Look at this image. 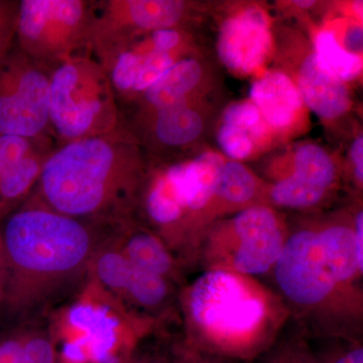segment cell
Listing matches in <instances>:
<instances>
[{"label":"cell","instance_id":"obj_19","mask_svg":"<svg viewBox=\"0 0 363 363\" xmlns=\"http://www.w3.org/2000/svg\"><path fill=\"white\" fill-rule=\"evenodd\" d=\"M327 267L335 281H343L362 271L363 257L358 250L354 231L332 226L318 233Z\"/></svg>","mask_w":363,"mask_h":363},{"label":"cell","instance_id":"obj_21","mask_svg":"<svg viewBox=\"0 0 363 363\" xmlns=\"http://www.w3.org/2000/svg\"><path fill=\"white\" fill-rule=\"evenodd\" d=\"M294 173L306 182L328 190L334 184L337 169L335 162L321 145L304 143L294 152Z\"/></svg>","mask_w":363,"mask_h":363},{"label":"cell","instance_id":"obj_30","mask_svg":"<svg viewBox=\"0 0 363 363\" xmlns=\"http://www.w3.org/2000/svg\"><path fill=\"white\" fill-rule=\"evenodd\" d=\"M333 363H363L362 348H357L337 358Z\"/></svg>","mask_w":363,"mask_h":363},{"label":"cell","instance_id":"obj_2","mask_svg":"<svg viewBox=\"0 0 363 363\" xmlns=\"http://www.w3.org/2000/svg\"><path fill=\"white\" fill-rule=\"evenodd\" d=\"M150 167L149 155L118 125L57 147L33 195L60 213L114 224L135 215Z\"/></svg>","mask_w":363,"mask_h":363},{"label":"cell","instance_id":"obj_8","mask_svg":"<svg viewBox=\"0 0 363 363\" xmlns=\"http://www.w3.org/2000/svg\"><path fill=\"white\" fill-rule=\"evenodd\" d=\"M189 309L200 327L214 336L238 338L262 323L264 306L238 277L210 272L197 279L189 296Z\"/></svg>","mask_w":363,"mask_h":363},{"label":"cell","instance_id":"obj_25","mask_svg":"<svg viewBox=\"0 0 363 363\" xmlns=\"http://www.w3.org/2000/svg\"><path fill=\"white\" fill-rule=\"evenodd\" d=\"M217 140L222 152L235 162L247 160L255 147V140L247 131L225 123L219 128Z\"/></svg>","mask_w":363,"mask_h":363},{"label":"cell","instance_id":"obj_9","mask_svg":"<svg viewBox=\"0 0 363 363\" xmlns=\"http://www.w3.org/2000/svg\"><path fill=\"white\" fill-rule=\"evenodd\" d=\"M108 238L93 257L88 281L123 307L155 309L164 304L169 295L168 281L135 266L111 245Z\"/></svg>","mask_w":363,"mask_h":363},{"label":"cell","instance_id":"obj_33","mask_svg":"<svg viewBox=\"0 0 363 363\" xmlns=\"http://www.w3.org/2000/svg\"><path fill=\"white\" fill-rule=\"evenodd\" d=\"M6 212L4 211V209H1V208H0V220H1V219L4 218V217L6 216Z\"/></svg>","mask_w":363,"mask_h":363},{"label":"cell","instance_id":"obj_34","mask_svg":"<svg viewBox=\"0 0 363 363\" xmlns=\"http://www.w3.org/2000/svg\"><path fill=\"white\" fill-rule=\"evenodd\" d=\"M281 363H293V360H290V362H281Z\"/></svg>","mask_w":363,"mask_h":363},{"label":"cell","instance_id":"obj_22","mask_svg":"<svg viewBox=\"0 0 363 363\" xmlns=\"http://www.w3.org/2000/svg\"><path fill=\"white\" fill-rule=\"evenodd\" d=\"M257 190V179L250 169L240 162H225L215 195L227 202L243 204L255 197Z\"/></svg>","mask_w":363,"mask_h":363},{"label":"cell","instance_id":"obj_15","mask_svg":"<svg viewBox=\"0 0 363 363\" xmlns=\"http://www.w3.org/2000/svg\"><path fill=\"white\" fill-rule=\"evenodd\" d=\"M250 96L267 128L279 131L293 128L305 108L295 81L281 71L267 72L257 79Z\"/></svg>","mask_w":363,"mask_h":363},{"label":"cell","instance_id":"obj_4","mask_svg":"<svg viewBox=\"0 0 363 363\" xmlns=\"http://www.w3.org/2000/svg\"><path fill=\"white\" fill-rule=\"evenodd\" d=\"M95 0H20L16 45L51 72L89 51Z\"/></svg>","mask_w":363,"mask_h":363},{"label":"cell","instance_id":"obj_27","mask_svg":"<svg viewBox=\"0 0 363 363\" xmlns=\"http://www.w3.org/2000/svg\"><path fill=\"white\" fill-rule=\"evenodd\" d=\"M362 26L353 25L344 33L342 40H338L346 51L362 56Z\"/></svg>","mask_w":363,"mask_h":363},{"label":"cell","instance_id":"obj_13","mask_svg":"<svg viewBox=\"0 0 363 363\" xmlns=\"http://www.w3.org/2000/svg\"><path fill=\"white\" fill-rule=\"evenodd\" d=\"M233 225L240 240L233 259L238 271L260 274L274 266L285 242L278 218L271 209L248 208L235 217Z\"/></svg>","mask_w":363,"mask_h":363},{"label":"cell","instance_id":"obj_26","mask_svg":"<svg viewBox=\"0 0 363 363\" xmlns=\"http://www.w3.org/2000/svg\"><path fill=\"white\" fill-rule=\"evenodd\" d=\"M20 0H0V67L16 45Z\"/></svg>","mask_w":363,"mask_h":363},{"label":"cell","instance_id":"obj_14","mask_svg":"<svg viewBox=\"0 0 363 363\" xmlns=\"http://www.w3.org/2000/svg\"><path fill=\"white\" fill-rule=\"evenodd\" d=\"M204 66L195 57H184L162 77L130 104L119 109V121L145 116L182 102L199 100L204 85Z\"/></svg>","mask_w":363,"mask_h":363},{"label":"cell","instance_id":"obj_11","mask_svg":"<svg viewBox=\"0 0 363 363\" xmlns=\"http://www.w3.org/2000/svg\"><path fill=\"white\" fill-rule=\"evenodd\" d=\"M272 35L269 18L257 6L240 9L222 23L217 40L219 59L238 75L259 70L271 56Z\"/></svg>","mask_w":363,"mask_h":363},{"label":"cell","instance_id":"obj_5","mask_svg":"<svg viewBox=\"0 0 363 363\" xmlns=\"http://www.w3.org/2000/svg\"><path fill=\"white\" fill-rule=\"evenodd\" d=\"M186 28H164L138 35L98 60L106 70L118 109L143 94L174 64L189 56Z\"/></svg>","mask_w":363,"mask_h":363},{"label":"cell","instance_id":"obj_7","mask_svg":"<svg viewBox=\"0 0 363 363\" xmlns=\"http://www.w3.org/2000/svg\"><path fill=\"white\" fill-rule=\"evenodd\" d=\"M193 13L182 0H95L89 51L99 60L138 35L187 28Z\"/></svg>","mask_w":363,"mask_h":363},{"label":"cell","instance_id":"obj_29","mask_svg":"<svg viewBox=\"0 0 363 363\" xmlns=\"http://www.w3.org/2000/svg\"><path fill=\"white\" fill-rule=\"evenodd\" d=\"M6 262H4V252L0 242V315L4 305V294H6Z\"/></svg>","mask_w":363,"mask_h":363},{"label":"cell","instance_id":"obj_17","mask_svg":"<svg viewBox=\"0 0 363 363\" xmlns=\"http://www.w3.org/2000/svg\"><path fill=\"white\" fill-rule=\"evenodd\" d=\"M58 345L48 318L14 325L0 336V363H59Z\"/></svg>","mask_w":363,"mask_h":363},{"label":"cell","instance_id":"obj_6","mask_svg":"<svg viewBox=\"0 0 363 363\" xmlns=\"http://www.w3.org/2000/svg\"><path fill=\"white\" fill-rule=\"evenodd\" d=\"M0 135L54 140L50 126V72L16 45L0 67Z\"/></svg>","mask_w":363,"mask_h":363},{"label":"cell","instance_id":"obj_32","mask_svg":"<svg viewBox=\"0 0 363 363\" xmlns=\"http://www.w3.org/2000/svg\"><path fill=\"white\" fill-rule=\"evenodd\" d=\"M293 363H315L311 362V360H304L303 358H300V359H294Z\"/></svg>","mask_w":363,"mask_h":363},{"label":"cell","instance_id":"obj_3","mask_svg":"<svg viewBox=\"0 0 363 363\" xmlns=\"http://www.w3.org/2000/svg\"><path fill=\"white\" fill-rule=\"evenodd\" d=\"M119 125L108 75L90 51L50 72V126L57 147L104 135Z\"/></svg>","mask_w":363,"mask_h":363},{"label":"cell","instance_id":"obj_10","mask_svg":"<svg viewBox=\"0 0 363 363\" xmlns=\"http://www.w3.org/2000/svg\"><path fill=\"white\" fill-rule=\"evenodd\" d=\"M274 272L279 288L297 304L321 302L336 284L314 231H298L284 243Z\"/></svg>","mask_w":363,"mask_h":363},{"label":"cell","instance_id":"obj_16","mask_svg":"<svg viewBox=\"0 0 363 363\" xmlns=\"http://www.w3.org/2000/svg\"><path fill=\"white\" fill-rule=\"evenodd\" d=\"M295 84L305 107L324 121L338 118L350 109V91L346 83L329 73L320 64L314 51L301 64Z\"/></svg>","mask_w":363,"mask_h":363},{"label":"cell","instance_id":"obj_1","mask_svg":"<svg viewBox=\"0 0 363 363\" xmlns=\"http://www.w3.org/2000/svg\"><path fill=\"white\" fill-rule=\"evenodd\" d=\"M113 225L60 213L33 194L9 211L0 220L6 274L1 315L13 326L37 321L78 294Z\"/></svg>","mask_w":363,"mask_h":363},{"label":"cell","instance_id":"obj_24","mask_svg":"<svg viewBox=\"0 0 363 363\" xmlns=\"http://www.w3.org/2000/svg\"><path fill=\"white\" fill-rule=\"evenodd\" d=\"M222 123L247 131L255 143L264 138L269 130L259 109L252 101L236 102L227 106L222 113Z\"/></svg>","mask_w":363,"mask_h":363},{"label":"cell","instance_id":"obj_12","mask_svg":"<svg viewBox=\"0 0 363 363\" xmlns=\"http://www.w3.org/2000/svg\"><path fill=\"white\" fill-rule=\"evenodd\" d=\"M56 147L52 138L0 135V208L6 213L33 194L45 162Z\"/></svg>","mask_w":363,"mask_h":363},{"label":"cell","instance_id":"obj_28","mask_svg":"<svg viewBox=\"0 0 363 363\" xmlns=\"http://www.w3.org/2000/svg\"><path fill=\"white\" fill-rule=\"evenodd\" d=\"M350 157L353 166L355 178L358 183L362 184L363 181V138L362 135H358L350 150Z\"/></svg>","mask_w":363,"mask_h":363},{"label":"cell","instance_id":"obj_20","mask_svg":"<svg viewBox=\"0 0 363 363\" xmlns=\"http://www.w3.org/2000/svg\"><path fill=\"white\" fill-rule=\"evenodd\" d=\"M314 52L320 64L344 83L362 75V57L346 51L330 30H322L317 33Z\"/></svg>","mask_w":363,"mask_h":363},{"label":"cell","instance_id":"obj_23","mask_svg":"<svg viewBox=\"0 0 363 363\" xmlns=\"http://www.w3.org/2000/svg\"><path fill=\"white\" fill-rule=\"evenodd\" d=\"M326 192V189L291 175L281 179L272 188L271 198L279 206L305 208L318 204Z\"/></svg>","mask_w":363,"mask_h":363},{"label":"cell","instance_id":"obj_18","mask_svg":"<svg viewBox=\"0 0 363 363\" xmlns=\"http://www.w3.org/2000/svg\"><path fill=\"white\" fill-rule=\"evenodd\" d=\"M109 241L118 252L135 266L168 278L174 269V259L169 247L160 236L136 224L130 218L112 227Z\"/></svg>","mask_w":363,"mask_h":363},{"label":"cell","instance_id":"obj_31","mask_svg":"<svg viewBox=\"0 0 363 363\" xmlns=\"http://www.w3.org/2000/svg\"><path fill=\"white\" fill-rule=\"evenodd\" d=\"M121 363H150L147 362H145V360H140V359H125L123 360Z\"/></svg>","mask_w":363,"mask_h":363}]
</instances>
